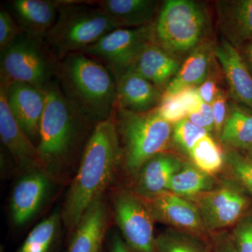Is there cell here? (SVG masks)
Here are the masks:
<instances>
[{
	"label": "cell",
	"mask_w": 252,
	"mask_h": 252,
	"mask_svg": "<svg viewBox=\"0 0 252 252\" xmlns=\"http://www.w3.org/2000/svg\"><path fill=\"white\" fill-rule=\"evenodd\" d=\"M123 162L115 111L112 117L94 126L84 147L61 215L69 231L75 229L88 209L104 196Z\"/></svg>",
	"instance_id": "obj_1"
},
{
	"label": "cell",
	"mask_w": 252,
	"mask_h": 252,
	"mask_svg": "<svg viewBox=\"0 0 252 252\" xmlns=\"http://www.w3.org/2000/svg\"><path fill=\"white\" fill-rule=\"evenodd\" d=\"M56 80L67 100L95 126L112 117L117 108V82L97 60L81 52L59 61Z\"/></svg>",
	"instance_id": "obj_2"
},
{
	"label": "cell",
	"mask_w": 252,
	"mask_h": 252,
	"mask_svg": "<svg viewBox=\"0 0 252 252\" xmlns=\"http://www.w3.org/2000/svg\"><path fill=\"white\" fill-rule=\"evenodd\" d=\"M44 91L46 104L36 147L43 170L53 177L70 161L86 129L94 124L64 97L56 79Z\"/></svg>",
	"instance_id": "obj_3"
},
{
	"label": "cell",
	"mask_w": 252,
	"mask_h": 252,
	"mask_svg": "<svg viewBox=\"0 0 252 252\" xmlns=\"http://www.w3.org/2000/svg\"><path fill=\"white\" fill-rule=\"evenodd\" d=\"M82 1L61 0L57 19L44 38L48 49L58 61L81 52L114 30L121 28L97 6Z\"/></svg>",
	"instance_id": "obj_4"
},
{
	"label": "cell",
	"mask_w": 252,
	"mask_h": 252,
	"mask_svg": "<svg viewBox=\"0 0 252 252\" xmlns=\"http://www.w3.org/2000/svg\"><path fill=\"white\" fill-rule=\"evenodd\" d=\"M209 23L206 9L197 1H164L154 23V42L182 61L205 41Z\"/></svg>",
	"instance_id": "obj_5"
},
{
	"label": "cell",
	"mask_w": 252,
	"mask_h": 252,
	"mask_svg": "<svg viewBox=\"0 0 252 252\" xmlns=\"http://www.w3.org/2000/svg\"><path fill=\"white\" fill-rule=\"evenodd\" d=\"M116 122L124 153L126 171L135 175L151 158L167 152L172 142V124L164 120L157 108L135 113L117 107Z\"/></svg>",
	"instance_id": "obj_6"
},
{
	"label": "cell",
	"mask_w": 252,
	"mask_h": 252,
	"mask_svg": "<svg viewBox=\"0 0 252 252\" xmlns=\"http://www.w3.org/2000/svg\"><path fill=\"white\" fill-rule=\"evenodd\" d=\"M58 63L44 40L21 33L1 51V84L25 83L44 90L56 79Z\"/></svg>",
	"instance_id": "obj_7"
},
{
	"label": "cell",
	"mask_w": 252,
	"mask_h": 252,
	"mask_svg": "<svg viewBox=\"0 0 252 252\" xmlns=\"http://www.w3.org/2000/svg\"><path fill=\"white\" fill-rule=\"evenodd\" d=\"M154 37V23L141 28H118L81 52L102 63L117 81Z\"/></svg>",
	"instance_id": "obj_8"
},
{
	"label": "cell",
	"mask_w": 252,
	"mask_h": 252,
	"mask_svg": "<svg viewBox=\"0 0 252 252\" xmlns=\"http://www.w3.org/2000/svg\"><path fill=\"white\" fill-rule=\"evenodd\" d=\"M116 222L132 252H157L154 220L142 199L133 191L119 190L114 199Z\"/></svg>",
	"instance_id": "obj_9"
},
{
	"label": "cell",
	"mask_w": 252,
	"mask_h": 252,
	"mask_svg": "<svg viewBox=\"0 0 252 252\" xmlns=\"http://www.w3.org/2000/svg\"><path fill=\"white\" fill-rule=\"evenodd\" d=\"M209 233L235 225L244 216L248 199L234 181L223 180L210 191L192 200Z\"/></svg>",
	"instance_id": "obj_10"
},
{
	"label": "cell",
	"mask_w": 252,
	"mask_h": 252,
	"mask_svg": "<svg viewBox=\"0 0 252 252\" xmlns=\"http://www.w3.org/2000/svg\"><path fill=\"white\" fill-rule=\"evenodd\" d=\"M154 221L205 238L207 230L198 207L189 199L166 191L149 198H142Z\"/></svg>",
	"instance_id": "obj_11"
},
{
	"label": "cell",
	"mask_w": 252,
	"mask_h": 252,
	"mask_svg": "<svg viewBox=\"0 0 252 252\" xmlns=\"http://www.w3.org/2000/svg\"><path fill=\"white\" fill-rule=\"evenodd\" d=\"M10 112L26 135L36 144L46 104L44 90L21 82L1 84Z\"/></svg>",
	"instance_id": "obj_12"
},
{
	"label": "cell",
	"mask_w": 252,
	"mask_h": 252,
	"mask_svg": "<svg viewBox=\"0 0 252 252\" xmlns=\"http://www.w3.org/2000/svg\"><path fill=\"white\" fill-rule=\"evenodd\" d=\"M52 177L41 168L26 172L15 186L10 212L14 225L21 226L30 221L45 203L52 187Z\"/></svg>",
	"instance_id": "obj_13"
},
{
	"label": "cell",
	"mask_w": 252,
	"mask_h": 252,
	"mask_svg": "<svg viewBox=\"0 0 252 252\" xmlns=\"http://www.w3.org/2000/svg\"><path fill=\"white\" fill-rule=\"evenodd\" d=\"M0 137L14 157L20 170L27 172L42 168L36 144L26 135L10 112L4 92L0 89Z\"/></svg>",
	"instance_id": "obj_14"
},
{
	"label": "cell",
	"mask_w": 252,
	"mask_h": 252,
	"mask_svg": "<svg viewBox=\"0 0 252 252\" xmlns=\"http://www.w3.org/2000/svg\"><path fill=\"white\" fill-rule=\"evenodd\" d=\"M185 162L178 156L168 152L151 158L135 175L134 193L141 198H149L167 191L172 177Z\"/></svg>",
	"instance_id": "obj_15"
},
{
	"label": "cell",
	"mask_w": 252,
	"mask_h": 252,
	"mask_svg": "<svg viewBox=\"0 0 252 252\" xmlns=\"http://www.w3.org/2000/svg\"><path fill=\"white\" fill-rule=\"evenodd\" d=\"M214 56L223 69L232 97L252 109V76L238 49L221 36L214 46Z\"/></svg>",
	"instance_id": "obj_16"
},
{
	"label": "cell",
	"mask_w": 252,
	"mask_h": 252,
	"mask_svg": "<svg viewBox=\"0 0 252 252\" xmlns=\"http://www.w3.org/2000/svg\"><path fill=\"white\" fill-rule=\"evenodd\" d=\"M9 5L23 32L44 40L57 19L61 0H13Z\"/></svg>",
	"instance_id": "obj_17"
},
{
	"label": "cell",
	"mask_w": 252,
	"mask_h": 252,
	"mask_svg": "<svg viewBox=\"0 0 252 252\" xmlns=\"http://www.w3.org/2000/svg\"><path fill=\"white\" fill-rule=\"evenodd\" d=\"M117 107L145 113L158 107L163 92L138 73L128 69L117 81Z\"/></svg>",
	"instance_id": "obj_18"
},
{
	"label": "cell",
	"mask_w": 252,
	"mask_h": 252,
	"mask_svg": "<svg viewBox=\"0 0 252 252\" xmlns=\"http://www.w3.org/2000/svg\"><path fill=\"white\" fill-rule=\"evenodd\" d=\"M182 64V61L168 54L153 41L141 51L129 69L138 73L164 92L169 83L180 71Z\"/></svg>",
	"instance_id": "obj_19"
},
{
	"label": "cell",
	"mask_w": 252,
	"mask_h": 252,
	"mask_svg": "<svg viewBox=\"0 0 252 252\" xmlns=\"http://www.w3.org/2000/svg\"><path fill=\"white\" fill-rule=\"evenodd\" d=\"M222 36L234 47L252 40V0L217 2Z\"/></svg>",
	"instance_id": "obj_20"
},
{
	"label": "cell",
	"mask_w": 252,
	"mask_h": 252,
	"mask_svg": "<svg viewBox=\"0 0 252 252\" xmlns=\"http://www.w3.org/2000/svg\"><path fill=\"white\" fill-rule=\"evenodd\" d=\"M107 225V205L101 197L85 212L74 229L67 252H99Z\"/></svg>",
	"instance_id": "obj_21"
},
{
	"label": "cell",
	"mask_w": 252,
	"mask_h": 252,
	"mask_svg": "<svg viewBox=\"0 0 252 252\" xmlns=\"http://www.w3.org/2000/svg\"><path fill=\"white\" fill-rule=\"evenodd\" d=\"M96 4L121 28H137L155 22L160 10L156 0H101Z\"/></svg>",
	"instance_id": "obj_22"
},
{
	"label": "cell",
	"mask_w": 252,
	"mask_h": 252,
	"mask_svg": "<svg viewBox=\"0 0 252 252\" xmlns=\"http://www.w3.org/2000/svg\"><path fill=\"white\" fill-rule=\"evenodd\" d=\"M214 56V46L208 41L200 44L182 63L177 73L164 91L162 96H171L189 88H198L206 80Z\"/></svg>",
	"instance_id": "obj_23"
},
{
	"label": "cell",
	"mask_w": 252,
	"mask_h": 252,
	"mask_svg": "<svg viewBox=\"0 0 252 252\" xmlns=\"http://www.w3.org/2000/svg\"><path fill=\"white\" fill-rule=\"evenodd\" d=\"M217 184L214 175L203 172L191 161H185L172 177L167 191L192 200L212 190Z\"/></svg>",
	"instance_id": "obj_24"
},
{
	"label": "cell",
	"mask_w": 252,
	"mask_h": 252,
	"mask_svg": "<svg viewBox=\"0 0 252 252\" xmlns=\"http://www.w3.org/2000/svg\"><path fill=\"white\" fill-rule=\"evenodd\" d=\"M219 139L234 149H249L252 146V115L237 104L230 103L228 116Z\"/></svg>",
	"instance_id": "obj_25"
},
{
	"label": "cell",
	"mask_w": 252,
	"mask_h": 252,
	"mask_svg": "<svg viewBox=\"0 0 252 252\" xmlns=\"http://www.w3.org/2000/svg\"><path fill=\"white\" fill-rule=\"evenodd\" d=\"M202 102L198 88H189L174 95L162 96L157 111L164 120L173 125L196 110Z\"/></svg>",
	"instance_id": "obj_26"
},
{
	"label": "cell",
	"mask_w": 252,
	"mask_h": 252,
	"mask_svg": "<svg viewBox=\"0 0 252 252\" xmlns=\"http://www.w3.org/2000/svg\"><path fill=\"white\" fill-rule=\"evenodd\" d=\"M157 252H211L203 237L169 228L157 236Z\"/></svg>",
	"instance_id": "obj_27"
},
{
	"label": "cell",
	"mask_w": 252,
	"mask_h": 252,
	"mask_svg": "<svg viewBox=\"0 0 252 252\" xmlns=\"http://www.w3.org/2000/svg\"><path fill=\"white\" fill-rule=\"evenodd\" d=\"M61 218L60 213L56 212L41 220L16 252H49L57 237Z\"/></svg>",
	"instance_id": "obj_28"
},
{
	"label": "cell",
	"mask_w": 252,
	"mask_h": 252,
	"mask_svg": "<svg viewBox=\"0 0 252 252\" xmlns=\"http://www.w3.org/2000/svg\"><path fill=\"white\" fill-rule=\"evenodd\" d=\"M189 157L195 166L212 175L218 173L225 164V154L210 134L197 142Z\"/></svg>",
	"instance_id": "obj_29"
},
{
	"label": "cell",
	"mask_w": 252,
	"mask_h": 252,
	"mask_svg": "<svg viewBox=\"0 0 252 252\" xmlns=\"http://www.w3.org/2000/svg\"><path fill=\"white\" fill-rule=\"evenodd\" d=\"M210 134L185 118L172 125V142L177 148L189 156L197 142Z\"/></svg>",
	"instance_id": "obj_30"
},
{
	"label": "cell",
	"mask_w": 252,
	"mask_h": 252,
	"mask_svg": "<svg viewBox=\"0 0 252 252\" xmlns=\"http://www.w3.org/2000/svg\"><path fill=\"white\" fill-rule=\"evenodd\" d=\"M225 164L234 175L238 183L252 195V158L245 157L236 150L225 154Z\"/></svg>",
	"instance_id": "obj_31"
},
{
	"label": "cell",
	"mask_w": 252,
	"mask_h": 252,
	"mask_svg": "<svg viewBox=\"0 0 252 252\" xmlns=\"http://www.w3.org/2000/svg\"><path fill=\"white\" fill-rule=\"evenodd\" d=\"M230 235L236 252H252V214L242 217Z\"/></svg>",
	"instance_id": "obj_32"
},
{
	"label": "cell",
	"mask_w": 252,
	"mask_h": 252,
	"mask_svg": "<svg viewBox=\"0 0 252 252\" xmlns=\"http://www.w3.org/2000/svg\"><path fill=\"white\" fill-rule=\"evenodd\" d=\"M23 33L12 15L6 9L0 10V50L9 46Z\"/></svg>",
	"instance_id": "obj_33"
},
{
	"label": "cell",
	"mask_w": 252,
	"mask_h": 252,
	"mask_svg": "<svg viewBox=\"0 0 252 252\" xmlns=\"http://www.w3.org/2000/svg\"><path fill=\"white\" fill-rule=\"evenodd\" d=\"M214 117H215V132L217 137H220L225 119L228 116V95L223 89H220L216 97L211 104Z\"/></svg>",
	"instance_id": "obj_34"
},
{
	"label": "cell",
	"mask_w": 252,
	"mask_h": 252,
	"mask_svg": "<svg viewBox=\"0 0 252 252\" xmlns=\"http://www.w3.org/2000/svg\"><path fill=\"white\" fill-rule=\"evenodd\" d=\"M187 118L195 125L207 130L209 133L215 132V117L211 104L202 102L200 107Z\"/></svg>",
	"instance_id": "obj_35"
},
{
	"label": "cell",
	"mask_w": 252,
	"mask_h": 252,
	"mask_svg": "<svg viewBox=\"0 0 252 252\" xmlns=\"http://www.w3.org/2000/svg\"><path fill=\"white\" fill-rule=\"evenodd\" d=\"M212 252H236L229 233L219 231L212 235Z\"/></svg>",
	"instance_id": "obj_36"
},
{
	"label": "cell",
	"mask_w": 252,
	"mask_h": 252,
	"mask_svg": "<svg viewBox=\"0 0 252 252\" xmlns=\"http://www.w3.org/2000/svg\"><path fill=\"white\" fill-rule=\"evenodd\" d=\"M219 90L220 89L217 87V81L210 76L198 87V94L202 101L209 104L212 103Z\"/></svg>",
	"instance_id": "obj_37"
},
{
	"label": "cell",
	"mask_w": 252,
	"mask_h": 252,
	"mask_svg": "<svg viewBox=\"0 0 252 252\" xmlns=\"http://www.w3.org/2000/svg\"><path fill=\"white\" fill-rule=\"evenodd\" d=\"M110 252H132L123 240L122 235L115 232L113 235Z\"/></svg>",
	"instance_id": "obj_38"
},
{
	"label": "cell",
	"mask_w": 252,
	"mask_h": 252,
	"mask_svg": "<svg viewBox=\"0 0 252 252\" xmlns=\"http://www.w3.org/2000/svg\"><path fill=\"white\" fill-rule=\"evenodd\" d=\"M245 55H246V59L248 60L250 67L252 69V40L250 41L245 49Z\"/></svg>",
	"instance_id": "obj_39"
},
{
	"label": "cell",
	"mask_w": 252,
	"mask_h": 252,
	"mask_svg": "<svg viewBox=\"0 0 252 252\" xmlns=\"http://www.w3.org/2000/svg\"><path fill=\"white\" fill-rule=\"evenodd\" d=\"M249 151H250V154H251V156H252V146L251 147H250V148H249Z\"/></svg>",
	"instance_id": "obj_40"
}]
</instances>
